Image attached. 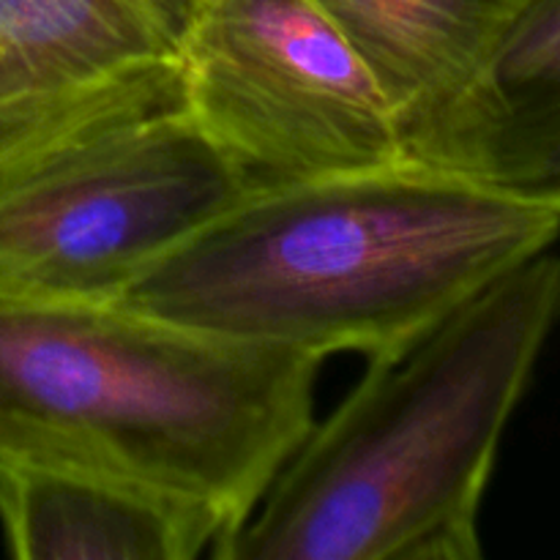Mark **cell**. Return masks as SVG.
Returning a JSON list of instances; mask_svg holds the SVG:
<instances>
[{"label":"cell","instance_id":"cell-1","mask_svg":"<svg viewBox=\"0 0 560 560\" xmlns=\"http://www.w3.org/2000/svg\"><path fill=\"white\" fill-rule=\"evenodd\" d=\"M560 217L424 164L260 186L115 304L233 342L366 361L399 350L520 262Z\"/></svg>","mask_w":560,"mask_h":560},{"label":"cell","instance_id":"cell-2","mask_svg":"<svg viewBox=\"0 0 560 560\" xmlns=\"http://www.w3.org/2000/svg\"><path fill=\"white\" fill-rule=\"evenodd\" d=\"M558 317L547 249L366 361L211 558L479 560L498 448Z\"/></svg>","mask_w":560,"mask_h":560},{"label":"cell","instance_id":"cell-3","mask_svg":"<svg viewBox=\"0 0 560 560\" xmlns=\"http://www.w3.org/2000/svg\"><path fill=\"white\" fill-rule=\"evenodd\" d=\"M320 366L120 304L0 299V463L140 481L217 509L230 536L315 424Z\"/></svg>","mask_w":560,"mask_h":560},{"label":"cell","instance_id":"cell-4","mask_svg":"<svg viewBox=\"0 0 560 560\" xmlns=\"http://www.w3.org/2000/svg\"><path fill=\"white\" fill-rule=\"evenodd\" d=\"M255 189L184 107L180 77L113 104L0 173V299L115 304Z\"/></svg>","mask_w":560,"mask_h":560},{"label":"cell","instance_id":"cell-5","mask_svg":"<svg viewBox=\"0 0 560 560\" xmlns=\"http://www.w3.org/2000/svg\"><path fill=\"white\" fill-rule=\"evenodd\" d=\"M184 107L260 186L408 164L386 96L317 0H200Z\"/></svg>","mask_w":560,"mask_h":560},{"label":"cell","instance_id":"cell-6","mask_svg":"<svg viewBox=\"0 0 560 560\" xmlns=\"http://www.w3.org/2000/svg\"><path fill=\"white\" fill-rule=\"evenodd\" d=\"M200 0H0V173L178 80Z\"/></svg>","mask_w":560,"mask_h":560},{"label":"cell","instance_id":"cell-7","mask_svg":"<svg viewBox=\"0 0 560 560\" xmlns=\"http://www.w3.org/2000/svg\"><path fill=\"white\" fill-rule=\"evenodd\" d=\"M375 77L405 156L459 173L523 0H317Z\"/></svg>","mask_w":560,"mask_h":560},{"label":"cell","instance_id":"cell-8","mask_svg":"<svg viewBox=\"0 0 560 560\" xmlns=\"http://www.w3.org/2000/svg\"><path fill=\"white\" fill-rule=\"evenodd\" d=\"M0 530L16 560H195L230 528L217 509L140 481L5 459Z\"/></svg>","mask_w":560,"mask_h":560},{"label":"cell","instance_id":"cell-9","mask_svg":"<svg viewBox=\"0 0 560 560\" xmlns=\"http://www.w3.org/2000/svg\"><path fill=\"white\" fill-rule=\"evenodd\" d=\"M459 173L560 217V0H523Z\"/></svg>","mask_w":560,"mask_h":560}]
</instances>
